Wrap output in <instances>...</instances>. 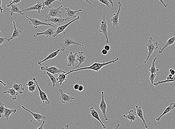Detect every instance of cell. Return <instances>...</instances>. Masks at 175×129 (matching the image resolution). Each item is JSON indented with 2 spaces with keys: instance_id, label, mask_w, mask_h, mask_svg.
Listing matches in <instances>:
<instances>
[{
  "instance_id": "obj_8",
  "label": "cell",
  "mask_w": 175,
  "mask_h": 129,
  "mask_svg": "<svg viewBox=\"0 0 175 129\" xmlns=\"http://www.w3.org/2000/svg\"><path fill=\"white\" fill-rule=\"evenodd\" d=\"M80 19V17L78 16H77V17L75 18V19L72 20V21L66 24L61 25V26L58 27V28H56V30H55V34H54L53 36L54 37H55L57 36L59 34L61 33H63V34L65 35V29H66V28L71 24H72V23L74 22L75 21H78V20Z\"/></svg>"
},
{
  "instance_id": "obj_11",
  "label": "cell",
  "mask_w": 175,
  "mask_h": 129,
  "mask_svg": "<svg viewBox=\"0 0 175 129\" xmlns=\"http://www.w3.org/2000/svg\"><path fill=\"white\" fill-rule=\"evenodd\" d=\"M45 5L44 2H38L36 4L27 8L26 9H23L21 11V12H23L25 11H38V13H40L41 10L45 9Z\"/></svg>"
},
{
  "instance_id": "obj_47",
  "label": "cell",
  "mask_w": 175,
  "mask_h": 129,
  "mask_svg": "<svg viewBox=\"0 0 175 129\" xmlns=\"http://www.w3.org/2000/svg\"><path fill=\"white\" fill-rule=\"evenodd\" d=\"M104 49L108 51H109L110 49V46L109 45L106 44L104 47Z\"/></svg>"
},
{
  "instance_id": "obj_20",
  "label": "cell",
  "mask_w": 175,
  "mask_h": 129,
  "mask_svg": "<svg viewBox=\"0 0 175 129\" xmlns=\"http://www.w3.org/2000/svg\"><path fill=\"white\" fill-rule=\"evenodd\" d=\"M65 10H66V12H65V15L67 16V18H69L71 19L72 18H76V14L78 12H81L82 11V9H80L76 11H73L72 10L70 9L68 7L65 8Z\"/></svg>"
},
{
  "instance_id": "obj_39",
  "label": "cell",
  "mask_w": 175,
  "mask_h": 129,
  "mask_svg": "<svg viewBox=\"0 0 175 129\" xmlns=\"http://www.w3.org/2000/svg\"><path fill=\"white\" fill-rule=\"evenodd\" d=\"M21 0H11L10 2H9V4H7L6 6L7 8H9L10 6L12 4H18L21 2Z\"/></svg>"
},
{
  "instance_id": "obj_10",
  "label": "cell",
  "mask_w": 175,
  "mask_h": 129,
  "mask_svg": "<svg viewBox=\"0 0 175 129\" xmlns=\"http://www.w3.org/2000/svg\"><path fill=\"white\" fill-rule=\"evenodd\" d=\"M40 69L42 71H46L52 74L54 76L57 74L67 73L66 71L63 70L62 69H59L56 66H52L50 67H48V66H42L40 67Z\"/></svg>"
},
{
  "instance_id": "obj_6",
  "label": "cell",
  "mask_w": 175,
  "mask_h": 129,
  "mask_svg": "<svg viewBox=\"0 0 175 129\" xmlns=\"http://www.w3.org/2000/svg\"><path fill=\"white\" fill-rule=\"evenodd\" d=\"M119 5V9L116 14H114L113 16L111 17L110 21L112 22V27L111 28L112 29H115L117 27L119 24V17L120 15L121 8L122 4L120 2L118 3Z\"/></svg>"
},
{
  "instance_id": "obj_31",
  "label": "cell",
  "mask_w": 175,
  "mask_h": 129,
  "mask_svg": "<svg viewBox=\"0 0 175 129\" xmlns=\"http://www.w3.org/2000/svg\"><path fill=\"white\" fill-rule=\"evenodd\" d=\"M67 75L65 73L59 74V76L57 78V80L58 83H60V85H61L64 82L66 81L68 77Z\"/></svg>"
},
{
  "instance_id": "obj_55",
  "label": "cell",
  "mask_w": 175,
  "mask_h": 129,
  "mask_svg": "<svg viewBox=\"0 0 175 129\" xmlns=\"http://www.w3.org/2000/svg\"><path fill=\"white\" fill-rule=\"evenodd\" d=\"M0 33H1V31H0ZM0 37H1V36H0Z\"/></svg>"
},
{
  "instance_id": "obj_24",
  "label": "cell",
  "mask_w": 175,
  "mask_h": 129,
  "mask_svg": "<svg viewBox=\"0 0 175 129\" xmlns=\"http://www.w3.org/2000/svg\"><path fill=\"white\" fill-rule=\"evenodd\" d=\"M175 108V102L171 103L170 105L168 107L166 108L165 109L164 111L161 114V115L160 116V117L157 118L156 119V121H159L161 120V119L163 116L166 115L167 114L170 112H171L172 110H173Z\"/></svg>"
},
{
  "instance_id": "obj_51",
  "label": "cell",
  "mask_w": 175,
  "mask_h": 129,
  "mask_svg": "<svg viewBox=\"0 0 175 129\" xmlns=\"http://www.w3.org/2000/svg\"><path fill=\"white\" fill-rule=\"evenodd\" d=\"M108 1H109V2L111 4V5H112V7H113L115 4L113 2V0H108Z\"/></svg>"
},
{
  "instance_id": "obj_30",
  "label": "cell",
  "mask_w": 175,
  "mask_h": 129,
  "mask_svg": "<svg viewBox=\"0 0 175 129\" xmlns=\"http://www.w3.org/2000/svg\"><path fill=\"white\" fill-rule=\"evenodd\" d=\"M12 87L20 94L23 93V91L25 90L24 88L23 87L21 83L17 84V83H14Z\"/></svg>"
},
{
  "instance_id": "obj_48",
  "label": "cell",
  "mask_w": 175,
  "mask_h": 129,
  "mask_svg": "<svg viewBox=\"0 0 175 129\" xmlns=\"http://www.w3.org/2000/svg\"><path fill=\"white\" fill-rule=\"evenodd\" d=\"M169 71H170V73L172 75H175V69H170V70H169Z\"/></svg>"
},
{
  "instance_id": "obj_34",
  "label": "cell",
  "mask_w": 175,
  "mask_h": 129,
  "mask_svg": "<svg viewBox=\"0 0 175 129\" xmlns=\"http://www.w3.org/2000/svg\"><path fill=\"white\" fill-rule=\"evenodd\" d=\"M175 82V79H166V80L161 81H158L156 83H153V85L157 86L160 84H163V83H169L171 82Z\"/></svg>"
},
{
  "instance_id": "obj_52",
  "label": "cell",
  "mask_w": 175,
  "mask_h": 129,
  "mask_svg": "<svg viewBox=\"0 0 175 129\" xmlns=\"http://www.w3.org/2000/svg\"><path fill=\"white\" fill-rule=\"evenodd\" d=\"M0 83H1V84L3 85L4 86H7L6 84V83H4V82H3L1 80H0Z\"/></svg>"
},
{
  "instance_id": "obj_43",
  "label": "cell",
  "mask_w": 175,
  "mask_h": 129,
  "mask_svg": "<svg viewBox=\"0 0 175 129\" xmlns=\"http://www.w3.org/2000/svg\"><path fill=\"white\" fill-rule=\"evenodd\" d=\"M7 39L6 38L0 37V45L3 44Z\"/></svg>"
},
{
  "instance_id": "obj_40",
  "label": "cell",
  "mask_w": 175,
  "mask_h": 129,
  "mask_svg": "<svg viewBox=\"0 0 175 129\" xmlns=\"http://www.w3.org/2000/svg\"><path fill=\"white\" fill-rule=\"evenodd\" d=\"M37 87V86L36 84H35H35L33 85L30 86V87H28V90H29L30 92H31L33 93L35 90H36Z\"/></svg>"
},
{
  "instance_id": "obj_42",
  "label": "cell",
  "mask_w": 175,
  "mask_h": 129,
  "mask_svg": "<svg viewBox=\"0 0 175 129\" xmlns=\"http://www.w3.org/2000/svg\"><path fill=\"white\" fill-rule=\"evenodd\" d=\"M102 54L104 55H106L107 54L108 51L104 49L102 50L99 51Z\"/></svg>"
},
{
  "instance_id": "obj_41",
  "label": "cell",
  "mask_w": 175,
  "mask_h": 129,
  "mask_svg": "<svg viewBox=\"0 0 175 129\" xmlns=\"http://www.w3.org/2000/svg\"><path fill=\"white\" fill-rule=\"evenodd\" d=\"M35 82H34L33 81L29 80L28 81V83H27L26 86H28V87H30V86L33 85L35 84Z\"/></svg>"
},
{
  "instance_id": "obj_50",
  "label": "cell",
  "mask_w": 175,
  "mask_h": 129,
  "mask_svg": "<svg viewBox=\"0 0 175 129\" xmlns=\"http://www.w3.org/2000/svg\"><path fill=\"white\" fill-rule=\"evenodd\" d=\"M46 123V122H45V121H43V122H42V125H41L40 126V127H39L38 128H37L38 129H44L43 128V125L44 124H45V123Z\"/></svg>"
},
{
  "instance_id": "obj_3",
  "label": "cell",
  "mask_w": 175,
  "mask_h": 129,
  "mask_svg": "<svg viewBox=\"0 0 175 129\" xmlns=\"http://www.w3.org/2000/svg\"><path fill=\"white\" fill-rule=\"evenodd\" d=\"M108 21H107L106 19L105 14L104 13L103 14V18L102 21H101L100 25L97 26L99 27V32L103 34L106 38V44H107L109 43V37L108 35Z\"/></svg>"
},
{
  "instance_id": "obj_18",
  "label": "cell",
  "mask_w": 175,
  "mask_h": 129,
  "mask_svg": "<svg viewBox=\"0 0 175 129\" xmlns=\"http://www.w3.org/2000/svg\"><path fill=\"white\" fill-rule=\"evenodd\" d=\"M135 108H136V110L137 115L143 122V124H144L145 128H147L148 127V125L146 124L144 116H143V110H142V107L136 105L135 106Z\"/></svg>"
},
{
  "instance_id": "obj_44",
  "label": "cell",
  "mask_w": 175,
  "mask_h": 129,
  "mask_svg": "<svg viewBox=\"0 0 175 129\" xmlns=\"http://www.w3.org/2000/svg\"><path fill=\"white\" fill-rule=\"evenodd\" d=\"M159 1H160V2L161 3V4H163V6H164L165 8H167L169 4V3L167 4H166L164 2V1H163V0H159Z\"/></svg>"
},
{
  "instance_id": "obj_15",
  "label": "cell",
  "mask_w": 175,
  "mask_h": 129,
  "mask_svg": "<svg viewBox=\"0 0 175 129\" xmlns=\"http://www.w3.org/2000/svg\"><path fill=\"white\" fill-rule=\"evenodd\" d=\"M56 28L55 27H51L47 29L45 32L40 33H36L33 35L34 37L38 36V35H44L47 37H51L54 36Z\"/></svg>"
},
{
  "instance_id": "obj_23",
  "label": "cell",
  "mask_w": 175,
  "mask_h": 129,
  "mask_svg": "<svg viewBox=\"0 0 175 129\" xmlns=\"http://www.w3.org/2000/svg\"><path fill=\"white\" fill-rule=\"evenodd\" d=\"M89 110H90L91 114L92 117H93L94 118L96 119L97 120H99V123L102 124V128L103 129H106V125H105L102 122V120H101L100 118H99V113H98L95 110L94 108V107H91L90 109H89Z\"/></svg>"
},
{
  "instance_id": "obj_28",
  "label": "cell",
  "mask_w": 175,
  "mask_h": 129,
  "mask_svg": "<svg viewBox=\"0 0 175 129\" xmlns=\"http://www.w3.org/2000/svg\"><path fill=\"white\" fill-rule=\"evenodd\" d=\"M3 93L7 94L8 93L10 95V96L13 100H17V96L18 95V93L16 90H15L13 88L8 89L7 91L4 92Z\"/></svg>"
},
{
  "instance_id": "obj_36",
  "label": "cell",
  "mask_w": 175,
  "mask_h": 129,
  "mask_svg": "<svg viewBox=\"0 0 175 129\" xmlns=\"http://www.w3.org/2000/svg\"><path fill=\"white\" fill-rule=\"evenodd\" d=\"M4 105H5L4 103L0 102V118L4 115L5 108Z\"/></svg>"
},
{
  "instance_id": "obj_27",
  "label": "cell",
  "mask_w": 175,
  "mask_h": 129,
  "mask_svg": "<svg viewBox=\"0 0 175 129\" xmlns=\"http://www.w3.org/2000/svg\"><path fill=\"white\" fill-rule=\"evenodd\" d=\"M11 9L9 13L10 14L11 16H12L14 13H18L21 14V15H24V14L21 12V11L20 10L19 7L16 4H12L11 6Z\"/></svg>"
},
{
  "instance_id": "obj_38",
  "label": "cell",
  "mask_w": 175,
  "mask_h": 129,
  "mask_svg": "<svg viewBox=\"0 0 175 129\" xmlns=\"http://www.w3.org/2000/svg\"><path fill=\"white\" fill-rule=\"evenodd\" d=\"M99 2L102 3L104 4V5H106L109 8H111V6L109 5V2L108 0H98Z\"/></svg>"
},
{
  "instance_id": "obj_19",
  "label": "cell",
  "mask_w": 175,
  "mask_h": 129,
  "mask_svg": "<svg viewBox=\"0 0 175 129\" xmlns=\"http://www.w3.org/2000/svg\"><path fill=\"white\" fill-rule=\"evenodd\" d=\"M21 107H22L23 109H24V110H27V111H28L29 113H30L31 115L33 116L34 119L38 122L41 121V120H43V119H45V118H46L45 117H45V116L43 115L39 114V113H35L31 111V110L27 109L24 105H22L21 106Z\"/></svg>"
},
{
  "instance_id": "obj_29",
  "label": "cell",
  "mask_w": 175,
  "mask_h": 129,
  "mask_svg": "<svg viewBox=\"0 0 175 129\" xmlns=\"http://www.w3.org/2000/svg\"><path fill=\"white\" fill-rule=\"evenodd\" d=\"M17 111V110L16 109H10L5 108L4 117H5L7 120H8L11 114L12 113H15Z\"/></svg>"
},
{
  "instance_id": "obj_13",
  "label": "cell",
  "mask_w": 175,
  "mask_h": 129,
  "mask_svg": "<svg viewBox=\"0 0 175 129\" xmlns=\"http://www.w3.org/2000/svg\"><path fill=\"white\" fill-rule=\"evenodd\" d=\"M102 95V100H101L100 105H99V108L102 112V114L104 117L105 120H108V118L106 115L107 110V105L105 101L104 97V92L103 91L101 92Z\"/></svg>"
},
{
  "instance_id": "obj_9",
  "label": "cell",
  "mask_w": 175,
  "mask_h": 129,
  "mask_svg": "<svg viewBox=\"0 0 175 129\" xmlns=\"http://www.w3.org/2000/svg\"><path fill=\"white\" fill-rule=\"evenodd\" d=\"M59 92L60 94V100L63 103H67L72 102L75 99L73 96L69 95L66 93H64L62 89H59Z\"/></svg>"
},
{
  "instance_id": "obj_4",
  "label": "cell",
  "mask_w": 175,
  "mask_h": 129,
  "mask_svg": "<svg viewBox=\"0 0 175 129\" xmlns=\"http://www.w3.org/2000/svg\"><path fill=\"white\" fill-rule=\"evenodd\" d=\"M76 45L79 46L84 47V45L77 43L73 40L71 38L69 37H66L62 40V43L61 44V50L63 52L67 48H69L71 45Z\"/></svg>"
},
{
  "instance_id": "obj_17",
  "label": "cell",
  "mask_w": 175,
  "mask_h": 129,
  "mask_svg": "<svg viewBox=\"0 0 175 129\" xmlns=\"http://www.w3.org/2000/svg\"><path fill=\"white\" fill-rule=\"evenodd\" d=\"M77 54V52L73 54L72 52H70L67 55L68 66L75 67L76 66L75 63L76 62Z\"/></svg>"
},
{
  "instance_id": "obj_26",
  "label": "cell",
  "mask_w": 175,
  "mask_h": 129,
  "mask_svg": "<svg viewBox=\"0 0 175 129\" xmlns=\"http://www.w3.org/2000/svg\"><path fill=\"white\" fill-rule=\"evenodd\" d=\"M60 50L61 49H58L57 50L55 51V52H52V53H50V54L48 55V56L45 58V59H44L43 60L41 61L40 62H38V64L41 65L43 63V62L49 60V59H53V58L56 57L59 53V52Z\"/></svg>"
},
{
  "instance_id": "obj_46",
  "label": "cell",
  "mask_w": 175,
  "mask_h": 129,
  "mask_svg": "<svg viewBox=\"0 0 175 129\" xmlns=\"http://www.w3.org/2000/svg\"><path fill=\"white\" fill-rule=\"evenodd\" d=\"M3 8H2V1L1 0H0V12L1 14L3 13Z\"/></svg>"
},
{
  "instance_id": "obj_33",
  "label": "cell",
  "mask_w": 175,
  "mask_h": 129,
  "mask_svg": "<svg viewBox=\"0 0 175 129\" xmlns=\"http://www.w3.org/2000/svg\"><path fill=\"white\" fill-rule=\"evenodd\" d=\"M46 74L49 76V77L50 78V80L52 83L53 87H55L56 83H58L56 77L54 76V75L49 73L48 72H46Z\"/></svg>"
},
{
  "instance_id": "obj_49",
  "label": "cell",
  "mask_w": 175,
  "mask_h": 129,
  "mask_svg": "<svg viewBox=\"0 0 175 129\" xmlns=\"http://www.w3.org/2000/svg\"><path fill=\"white\" fill-rule=\"evenodd\" d=\"M79 84H75L73 86L74 89L75 90H78V88H79Z\"/></svg>"
},
{
  "instance_id": "obj_2",
  "label": "cell",
  "mask_w": 175,
  "mask_h": 129,
  "mask_svg": "<svg viewBox=\"0 0 175 129\" xmlns=\"http://www.w3.org/2000/svg\"><path fill=\"white\" fill-rule=\"evenodd\" d=\"M160 44L158 42H153V38L152 37L149 38L147 43L146 45L148 49V55L146 60L144 62V63L146 64L148 61L149 58H150L152 54L155 51L157 50Z\"/></svg>"
},
{
  "instance_id": "obj_7",
  "label": "cell",
  "mask_w": 175,
  "mask_h": 129,
  "mask_svg": "<svg viewBox=\"0 0 175 129\" xmlns=\"http://www.w3.org/2000/svg\"><path fill=\"white\" fill-rule=\"evenodd\" d=\"M69 19H70V18H63L62 17H52L47 16L45 20V22H50L51 24H55L58 26H61L65 21Z\"/></svg>"
},
{
  "instance_id": "obj_12",
  "label": "cell",
  "mask_w": 175,
  "mask_h": 129,
  "mask_svg": "<svg viewBox=\"0 0 175 129\" xmlns=\"http://www.w3.org/2000/svg\"><path fill=\"white\" fill-rule=\"evenodd\" d=\"M63 5H61L57 8L51 7L49 10V14L47 15L48 16L52 17H62V12L60 11V9L63 7Z\"/></svg>"
},
{
  "instance_id": "obj_54",
  "label": "cell",
  "mask_w": 175,
  "mask_h": 129,
  "mask_svg": "<svg viewBox=\"0 0 175 129\" xmlns=\"http://www.w3.org/2000/svg\"><path fill=\"white\" fill-rule=\"evenodd\" d=\"M120 127V125L119 124H118L116 126V127H115V129H118L119 128V127Z\"/></svg>"
},
{
  "instance_id": "obj_37",
  "label": "cell",
  "mask_w": 175,
  "mask_h": 129,
  "mask_svg": "<svg viewBox=\"0 0 175 129\" xmlns=\"http://www.w3.org/2000/svg\"><path fill=\"white\" fill-rule=\"evenodd\" d=\"M150 77L149 78V80H150L152 85H153L154 83V81L155 79L156 76V73H152L150 75Z\"/></svg>"
},
{
  "instance_id": "obj_32",
  "label": "cell",
  "mask_w": 175,
  "mask_h": 129,
  "mask_svg": "<svg viewBox=\"0 0 175 129\" xmlns=\"http://www.w3.org/2000/svg\"><path fill=\"white\" fill-rule=\"evenodd\" d=\"M158 59L157 57L153 59L152 64L151 66V68L149 69V71L150 72V75L152 73H156L159 71V69H156V59Z\"/></svg>"
},
{
  "instance_id": "obj_25",
  "label": "cell",
  "mask_w": 175,
  "mask_h": 129,
  "mask_svg": "<svg viewBox=\"0 0 175 129\" xmlns=\"http://www.w3.org/2000/svg\"><path fill=\"white\" fill-rule=\"evenodd\" d=\"M175 42V36L170 37V39L166 41V43L163 45V48H161L159 50V54H161L166 48L169 47L170 45H173Z\"/></svg>"
},
{
  "instance_id": "obj_5",
  "label": "cell",
  "mask_w": 175,
  "mask_h": 129,
  "mask_svg": "<svg viewBox=\"0 0 175 129\" xmlns=\"http://www.w3.org/2000/svg\"><path fill=\"white\" fill-rule=\"evenodd\" d=\"M27 19L29 20V23L30 24L33 25L34 28L35 29H37L38 27L40 25H44V26H49L50 27H55L52 25V24L49 23L42 22L37 18H33L28 17L26 16H25Z\"/></svg>"
},
{
  "instance_id": "obj_35",
  "label": "cell",
  "mask_w": 175,
  "mask_h": 129,
  "mask_svg": "<svg viewBox=\"0 0 175 129\" xmlns=\"http://www.w3.org/2000/svg\"><path fill=\"white\" fill-rule=\"evenodd\" d=\"M59 1L60 2H61L62 0H45L44 1V3L45 6H46L49 8H50L52 6V4L55 1Z\"/></svg>"
},
{
  "instance_id": "obj_53",
  "label": "cell",
  "mask_w": 175,
  "mask_h": 129,
  "mask_svg": "<svg viewBox=\"0 0 175 129\" xmlns=\"http://www.w3.org/2000/svg\"><path fill=\"white\" fill-rule=\"evenodd\" d=\"M84 1H85V2H87L88 3H89V4H90V5H91V4H92V3H91L90 2V1H89V0H84Z\"/></svg>"
},
{
  "instance_id": "obj_14",
  "label": "cell",
  "mask_w": 175,
  "mask_h": 129,
  "mask_svg": "<svg viewBox=\"0 0 175 129\" xmlns=\"http://www.w3.org/2000/svg\"><path fill=\"white\" fill-rule=\"evenodd\" d=\"M32 79H33L34 81L35 82V84H36L37 88L38 90H39L40 96L41 100H42V103H46V104L48 105L50 104V102L49 100V99H48V96H47L46 93L41 89L40 87V86L38 85L36 79H35V77H34Z\"/></svg>"
},
{
  "instance_id": "obj_16",
  "label": "cell",
  "mask_w": 175,
  "mask_h": 129,
  "mask_svg": "<svg viewBox=\"0 0 175 129\" xmlns=\"http://www.w3.org/2000/svg\"><path fill=\"white\" fill-rule=\"evenodd\" d=\"M79 62V64L77 66H75V68L73 69V70L79 68L82 63L87 62V58L83 52H79L78 54L77 53L76 55V62Z\"/></svg>"
},
{
  "instance_id": "obj_22",
  "label": "cell",
  "mask_w": 175,
  "mask_h": 129,
  "mask_svg": "<svg viewBox=\"0 0 175 129\" xmlns=\"http://www.w3.org/2000/svg\"><path fill=\"white\" fill-rule=\"evenodd\" d=\"M137 113L136 112L133 110H131L128 112V114L127 115H124L123 116V117L125 118L127 120H130L131 122L134 121L135 122H137L136 119L137 118Z\"/></svg>"
},
{
  "instance_id": "obj_21",
  "label": "cell",
  "mask_w": 175,
  "mask_h": 129,
  "mask_svg": "<svg viewBox=\"0 0 175 129\" xmlns=\"http://www.w3.org/2000/svg\"><path fill=\"white\" fill-rule=\"evenodd\" d=\"M14 26V30L13 32L12 36L9 39H7L6 40L8 42H10L12 40L15 38H18V37L21 36V32L20 30L18 28H17L16 27L15 22L14 21H13Z\"/></svg>"
},
{
  "instance_id": "obj_45",
  "label": "cell",
  "mask_w": 175,
  "mask_h": 129,
  "mask_svg": "<svg viewBox=\"0 0 175 129\" xmlns=\"http://www.w3.org/2000/svg\"><path fill=\"white\" fill-rule=\"evenodd\" d=\"M84 89V86L82 85H79V88H78V90L79 92L83 91Z\"/></svg>"
},
{
  "instance_id": "obj_1",
  "label": "cell",
  "mask_w": 175,
  "mask_h": 129,
  "mask_svg": "<svg viewBox=\"0 0 175 129\" xmlns=\"http://www.w3.org/2000/svg\"><path fill=\"white\" fill-rule=\"evenodd\" d=\"M119 60V58H117L115 60L110 61L109 62H105L104 61L103 63H92V64L91 66L89 67H81L79 69H72V70L70 71L69 72H67L66 73V75L69 74L71 73H73V72L78 71L85 70H91L95 71V72H99V70H100L103 67L107 66L109 64H111L114 63L115 62L118 61Z\"/></svg>"
}]
</instances>
